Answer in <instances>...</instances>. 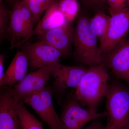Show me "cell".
Wrapping results in <instances>:
<instances>
[{"instance_id": "4316f807", "label": "cell", "mask_w": 129, "mask_h": 129, "mask_svg": "<svg viewBox=\"0 0 129 129\" xmlns=\"http://www.w3.org/2000/svg\"><path fill=\"white\" fill-rule=\"evenodd\" d=\"M18 1V0H6L8 5L10 7H12L14 5V3Z\"/></svg>"}, {"instance_id": "9c48e42d", "label": "cell", "mask_w": 129, "mask_h": 129, "mask_svg": "<svg viewBox=\"0 0 129 129\" xmlns=\"http://www.w3.org/2000/svg\"><path fill=\"white\" fill-rule=\"evenodd\" d=\"M48 64L31 72L14 87H12V93L19 101L32 93L39 91L45 85L51 76L53 64Z\"/></svg>"}, {"instance_id": "ba28073f", "label": "cell", "mask_w": 129, "mask_h": 129, "mask_svg": "<svg viewBox=\"0 0 129 129\" xmlns=\"http://www.w3.org/2000/svg\"><path fill=\"white\" fill-rule=\"evenodd\" d=\"M88 68L83 66H68L60 62L53 64L51 76L54 79L53 92L61 95L68 88H77Z\"/></svg>"}, {"instance_id": "2e32d148", "label": "cell", "mask_w": 129, "mask_h": 129, "mask_svg": "<svg viewBox=\"0 0 129 129\" xmlns=\"http://www.w3.org/2000/svg\"><path fill=\"white\" fill-rule=\"evenodd\" d=\"M111 16H108L102 10H98L96 14L90 19L92 29L96 35L100 44L102 43L107 33Z\"/></svg>"}, {"instance_id": "9a60e30c", "label": "cell", "mask_w": 129, "mask_h": 129, "mask_svg": "<svg viewBox=\"0 0 129 129\" xmlns=\"http://www.w3.org/2000/svg\"><path fill=\"white\" fill-rule=\"evenodd\" d=\"M57 1L45 11L44 16L35 29L34 36L39 35L69 23L58 7Z\"/></svg>"}, {"instance_id": "603a6c76", "label": "cell", "mask_w": 129, "mask_h": 129, "mask_svg": "<svg viewBox=\"0 0 129 129\" xmlns=\"http://www.w3.org/2000/svg\"><path fill=\"white\" fill-rule=\"evenodd\" d=\"M84 7L88 9L102 10L108 5L107 0H78Z\"/></svg>"}, {"instance_id": "ffe728a7", "label": "cell", "mask_w": 129, "mask_h": 129, "mask_svg": "<svg viewBox=\"0 0 129 129\" xmlns=\"http://www.w3.org/2000/svg\"><path fill=\"white\" fill-rule=\"evenodd\" d=\"M32 14L35 23H38L41 19L42 15L48 8L36 0H22Z\"/></svg>"}, {"instance_id": "484cf974", "label": "cell", "mask_w": 129, "mask_h": 129, "mask_svg": "<svg viewBox=\"0 0 129 129\" xmlns=\"http://www.w3.org/2000/svg\"><path fill=\"white\" fill-rule=\"evenodd\" d=\"M38 2L48 8L56 0H36Z\"/></svg>"}, {"instance_id": "ac0fdd59", "label": "cell", "mask_w": 129, "mask_h": 129, "mask_svg": "<svg viewBox=\"0 0 129 129\" xmlns=\"http://www.w3.org/2000/svg\"><path fill=\"white\" fill-rule=\"evenodd\" d=\"M58 7L67 21L72 22L78 13L79 5L78 0H57Z\"/></svg>"}, {"instance_id": "cb8c5ba5", "label": "cell", "mask_w": 129, "mask_h": 129, "mask_svg": "<svg viewBox=\"0 0 129 129\" xmlns=\"http://www.w3.org/2000/svg\"><path fill=\"white\" fill-rule=\"evenodd\" d=\"M103 124L96 119L84 129H104Z\"/></svg>"}, {"instance_id": "7a4b0ae2", "label": "cell", "mask_w": 129, "mask_h": 129, "mask_svg": "<svg viewBox=\"0 0 129 129\" xmlns=\"http://www.w3.org/2000/svg\"><path fill=\"white\" fill-rule=\"evenodd\" d=\"M109 75L106 65L89 67L76 88V99L81 106L96 111L99 103L108 91Z\"/></svg>"}, {"instance_id": "6da1fadb", "label": "cell", "mask_w": 129, "mask_h": 129, "mask_svg": "<svg viewBox=\"0 0 129 129\" xmlns=\"http://www.w3.org/2000/svg\"><path fill=\"white\" fill-rule=\"evenodd\" d=\"M98 40L90 19L85 15L79 17L74 28L73 55L76 61L89 67L103 63L104 58Z\"/></svg>"}, {"instance_id": "f1b7e54d", "label": "cell", "mask_w": 129, "mask_h": 129, "mask_svg": "<svg viewBox=\"0 0 129 129\" xmlns=\"http://www.w3.org/2000/svg\"><path fill=\"white\" fill-rule=\"evenodd\" d=\"M126 129H129V123L128 125V126H127V128Z\"/></svg>"}, {"instance_id": "5b68a950", "label": "cell", "mask_w": 129, "mask_h": 129, "mask_svg": "<svg viewBox=\"0 0 129 129\" xmlns=\"http://www.w3.org/2000/svg\"><path fill=\"white\" fill-rule=\"evenodd\" d=\"M53 93L52 88L45 86L25 97L22 101L30 106L50 129H65L53 107Z\"/></svg>"}, {"instance_id": "7402d4cb", "label": "cell", "mask_w": 129, "mask_h": 129, "mask_svg": "<svg viewBox=\"0 0 129 129\" xmlns=\"http://www.w3.org/2000/svg\"><path fill=\"white\" fill-rule=\"evenodd\" d=\"M109 13L111 15L129 6V0H107Z\"/></svg>"}, {"instance_id": "7c38bea8", "label": "cell", "mask_w": 129, "mask_h": 129, "mask_svg": "<svg viewBox=\"0 0 129 129\" xmlns=\"http://www.w3.org/2000/svg\"><path fill=\"white\" fill-rule=\"evenodd\" d=\"M74 28L71 22L48 30L38 36L39 41L47 43L61 53L68 56L72 52L73 45Z\"/></svg>"}, {"instance_id": "277c9868", "label": "cell", "mask_w": 129, "mask_h": 129, "mask_svg": "<svg viewBox=\"0 0 129 129\" xmlns=\"http://www.w3.org/2000/svg\"><path fill=\"white\" fill-rule=\"evenodd\" d=\"M107 115V112L99 113L83 108L76 99L75 92H71L67 95L60 118L64 129H81L90 121Z\"/></svg>"}, {"instance_id": "d4e9b609", "label": "cell", "mask_w": 129, "mask_h": 129, "mask_svg": "<svg viewBox=\"0 0 129 129\" xmlns=\"http://www.w3.org/2000/svg\"><path fill=\"white\" fill-rule=\"evenodd\" d=\"M6 56L5 54L0 55V81L2 79L5 72H4V62Z\"/></svg>"}, {"instance_id": "3957f363", "label": "cell", "mask_w": 129, "mask_h": 129, "mask_svg": "<svg viewBox=\"0 0 129 129\" xmlns=\"http://www.w3.org/2000/svg\"><path fill=\"white\" fill-rule=\"evenodd\" d=\"M106 96L108 123L115 129H126L129 123V90L119 83H112Z\"/></svg>"}, {"instance_id": "e0dca14e", "label": "cell", "mask_w": 129, "mask_h": 129, "mask_svg": "<svg viewBox=\"0 0 129 129\" xmlns=\"http://www.w3.org/2000/svg\"><path fill=\"white\" fill-rule=\"evenodd\" d=\"M17 110L22 129H44L42 123L29 112L22 101H19Z\"/></svg>"}, {"instance_id": "4dcf8cb0", "label": "cell", "mask_w": 129, "mask_h": 129, "mask_svg": "<svg viewBox=\"0 0 129 129\" xmlns=\"http://www.w3.org/2000/svg\"><path fill=\"white\" fill-rule=\"evenodd\" d=\"M128 34L129 35V34Z\"/></svg>"}, {"instance_id": "5bb4252c", "label": "cell", "mask_w": 129, "mask_h": 129, "mask_svg": "<svg viewBox=\"0 0 129 129\" xmlns=\"http://www.w3.org/2000/svg\"><path fill=\"white\" fill-rule=\"evenodd\" d=\"M7 36L11 42V49L20 47L28 41L18 1L14 3L10 10V20Z\"/></svg>"}, {"instance_id": "83f0119b", "label": "cell", "mask_w": 129, "mask_h": 129, "mask_svg": "<svg viewBox=\"0 0 129 129\" xmlns=\"http://www.w3.org/2000/svg\"><path fill=\"white\" fill-rule=\"evenodd\" d=\"M104 129H115V128H114L112 125H111L109 124L108 123L107 125V126L105 128H104Z\"/></svg>"}, {"instance_id": "d6986e66", "label": "cell", "mask_w": 129, "mask_h": 129, "mask_svg": "<svg viewBox=\"0 0 129 129\" xmlns=\"http://www.w3.org/2000/svg\"><path fill=\"white\" fill-rule=\"evenodd\" d=\"M18 3L22 19L25 26L26 36L28 41L34 36L35 22L32 14L22 0H18Z\"/></svg>"}, {"instance_id": "44dd1931", "label": "cell", "mask_w": 129, "mask_h": 129, "mask_svg": "<svg viewBox=\"0 0 129 129\" xmlns=\"http://www.w3.org/2000/svg\"><path fill=\"white\" fill-rule=\"evenodd\" d=\"M10 11L4 5L0 6V40L1 43L7 35L10 20Z\"/></svg>"}, {"instance_id": "30bf717a", "label": "cell", "mask_w": 129, "mask_h": 129, "mask_svg": "<svg viewBox=\"0 0 129 129\" xmlns=\"http://www.w3.org/2000/svg\"><path fill=\"white\" fill-rule=\"evenodd\" d=\"M104 56V63L106 66L129 85V35Z\"/></svg>"}, {"instance_id": "8fae6325", "label": "cell", "mask_w": 129, "mask_h": 129, "mask_svg": "<svg viewBox=\"0 0 129 129\" xmlns=\"http://www.w3.org/2000/svg\"><path fill=\"white\" fill-rule=\"evenodd\" d=\"M19 101L11 87L2 86L0 91V129H22L17 110Z\"/></svg>"}, {"instance_id": "52a82bcc", "label": "cell", "mask_w": 129, "mask_h": 129, "mask_svg": "<svg viewBox=\"0 0 129 129\" xmlns=\"http://www.w3.org/2000/svg\"><path fill=\"white\" fill-rule=\"evenodd\" d=\"M111 17L107 33L99 46L103 56L113 50L129 34V6L113 13Z\"/></svg>"}, {"instance_id": "4fadbf2b", "label": "cell", "mask_w": 129, "mask_h": 129, "mask_svg": "<svg viewBox=\"0 0 129 129\" xmlns=\"http://www.w3.org/2000/svg\"><path fill=\"white\" fill-rule=\"evenodd\" d=\"M27 58L22 51H18L0 81V87H12L26 76L28 67Z\"/></svg>"}, {"instance_id": "f546056e", "label": "cell", "mask_w": 129, "mask_h": 129, "mask_svg": "<svg viewBox=\"0 0 129 129\" xmlns=\"http://www.w3.org/2000/svg\"><path fill=\"white\" fill-rule=\"evenodd\" d=\"M2 0H0V3H1V4L2 3Z\"/></svg>"}, {"instance_id": "8992f818", "label": "cell", "mask_w": 129, "mask_h": 129, "mask_svg": "<svg viewBox=\"0 0 129 129\" xmlns=\"http://www.w3.org/2000/svg\"><path fill=\"white\" fill-rule=\"evenodd\" d=\"M20 47L27 58L31 72L48 64L60 62L63 56L56 48L43 41L31 43L28 41Z\"/></svg>"}]
</instances>
